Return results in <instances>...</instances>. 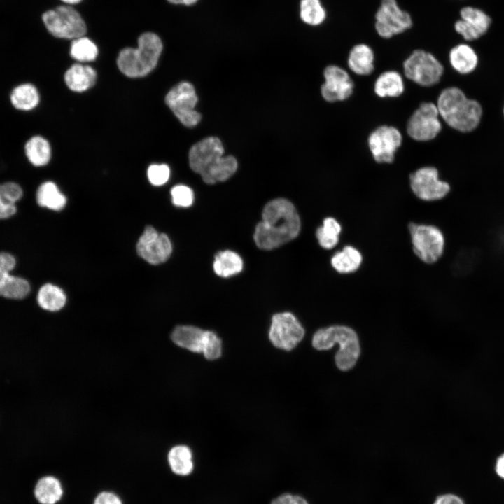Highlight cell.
<instances>
[{"label":"cell","mask_w":504,"mask_h":504,"mask_svg":"<svg viewBox=\"0 0 504 504\" xmlns=\"http://www.w3.org/2000/svg\"><path fill=\"white\" fill-rule=\"evenodd\" d=\"M172 202L177 206L188 207L194 200V193L190 188L185 185H176L171 190Z\"/></svg>","instance_id":"d590c367"},{"label":"cell","mask_w":504,"mask_h":504,"mask_svg":"<svg viewBox=\"0 0 504 504\" xmlns=\"http://www.w3.org/2000/svg\"><path fill=\"white\" fill-rule=\"evenodd\" d=\"M324 83L321 87L323 99L328 102L344 101L351 96L354 83L349 73L337 65L326 67Z\"/></svg>","instance_id":"e0dca14e"},{"label":"cell","mask_w":504,"mask_h":504,"mask_svg":"<svg viewBox=\"0 0 504 504\" xmlns=\"http://www.w3.org/2000/svg\"><path fill=\"white\" fill-rule=\"evenodd\" d=\"M94 504H122V502L114 493L102 492L97 496Z\"/></svg>","instance_id":"60d3db41"},{"label":"cell","mask_w":504,"mask_h":504,"mask_svg":"<svg viewBox=\"0 0 504 504\" xmlns=\"http://www.w3.org/2000/svg\"><path fill=\"white\" fill-rule=\"evenodd\" d=\"M375 94L381 97H398L405 90V83L402 75L393 70L381 74L374 85Z\"/></svg>","instance_id":"4316f807"},{"label":"cell","mask_w":504,"mask_h":504,"mask_svg":"<svg viewBox=\"0 0 504 504\" xmlns=\"http://www.w3.org/2000/svg\"><path fill=\"white\" fill-rule=\"evenodd\" d=\"M96 71L83 63L72 64L66 71L64 79L67 87L72 91L83 92L92 87L96 81Z\"/></svg>","instance_id":"ffe728a7"},{"label":"cell","mask_w":504,"mask_h":504,"mask_svg":"<svg viewBox=\"0 0 504 504\" xmlns=\"http://www.w3.org/2000/svg\"><path fill=\"white\" fill-rule=\"evenodd\" d=\"M213 267L218 276L226 278L239 273L243 268V261L237 253L225 250L216 255Z\"/></svg>","instance_id":"f546056e"},{"label":"cell","mask_w":504,"mask_h":504,"mask_svg":"<svg viewBox=\"0 0 504 504\" xmlns=\"http://www.w3.org/2000/svg\"><path fill=\"white\" fill-rule=\"evenodd\" d=\"M136 251L148 263L159 265L169 259L172 245L167 234H160L152 226H148L138 240Z\"/></svg>","instance_id":"2e32d148"},{"label":"cell","mask_w":504,"mask_h":504,"mask_svg":"<svg viewBox=\"0 0 504 504\" xmlns=\"http://www.w3.org/2000/svg\"><path fill=\"white\" fill-rule=\"evenodd\" d=\"M342 225L332 217H327L323 220L322 225L317 228L316 237L319 245L325 249H332L340 241Z\"/></svg>","instance_id":"1f68e13d"},{"label":"cell","mask_w":504,"mask_h":504,"mask_svg":"<svg viewBox=\"0 0 504 504\" xmlns=\"http://www.w3.org/2000/svg\"><path fill=\"white\" fill-rule=\"evenodd\" d=\"M59 4L75 7L81 6L86 0H56Z\"/></svg>","instance_id":"ee69618b"},{"label":"cell","mask_w":504,"mask_h":504,"mask_svg":"<svg viewBox=\"0 0 504 504\" xmlns=\"http://www.w3.org/2000/svg\"><path fill=\"white\" fill-rule=\"evenodd\" d=\"M150 183L154 186H162L167 183L170 175L169 167L165 164H152L147 172Z\"/></svg>","instance_id":"8d00e7d4"},{"label":"cell","mask_w":504,"mask_h":504,"mask_svg":"<svg viewBox=\"0 0 504 504\" xmlns=\"http://www.w3.org/2000/svg\"><path fill=\"white\" fill-rule=\"evenodd\" d=\"M38 204L54 211L62 210L66 203V198L55 183L46 181L41 183L36 192Z\"/></svg>","instance_id":"83f0119b"},{"label":"cell","mask_w":504,"mask_h":504,"mask_svg":"<svg viewBox=\"0 0 504 504\" xmlns=\"http://www.w3.org/2000/svg\"><path fill=\"white\" fill-rule=\"evenodd\" d=\"M223 153L222 143L218 137L204 138L190 149V167L207 184L224 181L234 174L238 164L232 155L223 157Z\"/></svg>","instance_id":"7a4b0ae2"},{"label":"cell","mask_w":504,"mask_h":504,"mask_svg":"<svg viewBox=\"0 0 504 504\" xmlns=\"http://www.w3.org/2000/svg\"><path fill=\"white\" fill-rule=\"evenodd\" d=\"M460 18L454 24L455 31L466 41H473L486 34L492 25L491 15L481 8L465 6L459 10Z\"/></svg>","instance_id":"9a60e30c"},{"label":"cell","mask_w":504,"mask_h":504,"mask_svg":"<svg viewBox=\"0 0 504 504\" xmlns=\"http://www.w3.org/2000/svg\"><path fill=\"white\" fill-rule=\"evenodd\" d=\"M135 42V46L122 48L116 58L119 70L130 78L143 77L151 72L164 50L162 36L155 30L141 31Z\"/></svg>","instance_id":"3957f363"},{"label":"cell","mask_w":504,"mask_h":504,"mask_svg":"<svg viewBox=\"0 0 504 504\" xmlns=\"http://www.w3.org/2000/svg\"><path fill=\"white\" fill-rule=\"evenodd\" d=\"M205 331L192 326H179L173 330L171 337L178 346L195 353L202 351Z\"/></svg>","instance_id":"cb8c5ba5"},{"label":"cell","mask_w":504,"mask_h":504,"mask_svg":"<svg viewBox=\"0 0 504 504\" xmlns=\"http://www.w3.org/2000/svg\"><path fill=\"white\" fill-rule=\"evenodd\" d=\"M413 252L423 262L433 264L442 255L444 237L435 225L410 223L408 225Z\"/></svg>","instance_id":"52a82bcc"},{"label":"cell","mask_w":504,"mask_h":504,"mask_svg":"<svg viewBox=\"0 0 504 504\" xmlns=\"http://www.w3.org/2000/svg\"><path fill=\"white\" fill-rule=\"evenodd\" d=\"M169 6L175 8H190L197 5L200 0H164Z\"/></svg>","instance_id":"b9f144b4"},{"label":"cell","mask_w":504,"mask_h":504,"mask_svg":"<svg viewBox=\"0 0 504 504\" xmlns=\"http://www.w3.org/2000/svg\"><path fill=\"white\" fill-rule=\"evenodd\" d=\"M304 335V328L293 314L284 312L272 316L269 337L276 347L290 351Z\"/></svg>","instance_id":"4fadbf2b"},{"label":"cell","mask_w":504,"mask_h":504,"mask_svg":"<svg viewBox=\"0 0 504 504\" xmlns=\"http://www.w3.org/2000/svg\"><path fill=\"white\" fill-rule=\"evenodd\" d=\"M270 504H309L301 496L285 493L275 498Z\"/></svg>","instance_id":"f35d334b"},{"label":"cell","mask_w":504,"mask_h":504,"mask_svg":"<svg viewBox=\"0 0 504 504\" xmlns=\"http://www.w3.org/2000/svg\"><path fill=\"white\" fill-rule=\"evenodd\" d=\"M503 111H504V110H503Z\"/></svg>","instance_id":"f6af8a7d"},{"label":"cell","mask_w":504,"mask_h":504,"mask_svg":"<svg viewBox=\"0 0 504 504\" xmlns=\"http://www.w3.org/2000/svg\"><path fill=\"white\" fill-rule=\"evenodd\" d=\"M437 107L440 116L453 129L468 132L479 125L482 110L475 100L467 98L458 88L451 87L440 94Z\"/></svg>","instance_id":"277c9868"},{"label":"cell","mask_w":504,"mask_h":504,"mask_svg":"<svg viewBox=\"0 0 504 504\" xmlns=\"http://www.w3.org/2000/svg\"><path fill=\"white\" fill-rule=\"evenodd\" d=\"M440 117L435 104L422 102L407 121V134L417 141H428L435 139L442 130Z\"/></svg>","instance_id":"30bf717a"},{"label":"cell","mask_w":504,"mask_h":504,"mask_svg":"<svg viewBox=\"0 0 504 504\" xmlns=\"http://www.w3.org/2000/svg\"><path fill=\"white\" fill-rule=\"evenodd\" d=\"M66 301L64 291L57 286L46 284L41 287L37 295L38 305L50 312L60 310Z\"/></svg>","instance_id":"4dcf8cb0"},{"label":"cell","mask_w":504,"mask_h":504,"mask_svg":"<svg viewBox=\"0 0 504 504\" xmlns=\"http://www.w3.org/2000/svg\"><path fill=\"white\" fill-rule=\"evenodd\" d=\"M63 494L60 482L53 476L41 477L36 483L34 495L40 504H55Z\"/></svg>","instance_id":"f1b7e54d"},{"label":"cell","mask_w":504,"mask_h":504,"mask_svg":"<svg viewBox=\"0 0 504 504\" xmlns=\"http://www.w3.org/2000/svg\"><path fill=\"white\" fill-rule=\"evenodd\" d=\"M449 59L451 66L463 74L472 72L478 63L475 50L467 43H459L454 46L449 51Z\"/></svg>","instance_id":"603a6c76"},{"label":"cell","mask_w":504,"mask_h":504,"mask_svg":"<svg viewBox=\"0 0 504 504\" xmlns=\"http://www.w3.org/2000/svg\"><path fill=\"white\" fill-rule=\"evenodd\" d=\"M15 265L16 260L13 255L6 252L0 253V297L21 300L30 292V285L26 279L10 274Z\"/></svg>","instance_id":"ac0fdd59"},{"label":"cell","mask_w":504,"mask_h":504,"mask_svg":"<svg viewBox=\"0 0 504 504\" xmlns=\"http://www.w3.org/2000/svg\"><path fill=\"white\" fill-rule=\"evenodd\" d=\"M197 97L193 85L181 82L172 88L165 97V102L180 122L186 127H194L201 120L195 110Z\"/></svg>","instance_id":"9c48e42d"},{"label":"cell","mask_w":504,"mask_h":504,"mask_svg":"<svg viewBox=\"0 0 504 504\" xmlns=\"http://www.w3.org/2000/svg\"><path fill=\"white\" fill-rule=\"evenodd\" d=\"M363 262L361 253L353 246H345L331 258L332 268L338 273L348 274L356 272Z\"/></svg>","instance_id":"484cf974"},{"label":"cell","mask_w":504,"mask_h":504,"mask_svg":"<svg viewBox=\"0 0 504 504\" xmlns=\"http://www.w3.org/2000/svg\"><path fill=\"white\" fill-rule=\"evenodd\" d=\"M202 352L208 360H215L221 356L222 342L215 332L205 331Z\"/></svg>","instance_id":"e575fe53"},{"label":"cell","mask_w":504,"mask_h":504,"mask_svg":"<svg viewBox=\"0 0 504 504\" xmlns=\"http://www.w3.org/2000/svg\"><path fill=\"white\" fill-rule=\"evenodd\" d=\"M494 469L496 475L504 480V453L497 458Z\"/></svg>","instance_id":"7bdbcfd3"},{"label":"cell","mask_w":504,"mask_h":504,"mask_svg":"<svg viewBox=\"0 0 504 504\" xmlns=\"http://www.w3.org/2000/svg\"><path fill=\"white\" fill-rule=\"evenodd\" d=\"M402 142L400 130L391 125H383L375 128L368 138V144L373 159L378 163H391Z\"/></svg>","instance_id":"5bb4252c"},{"label":"cell","mask_w":504,"mask_h":504,"mask_svg":"<svg viewBox=\"0 0 504 504\" xmlns=\"http://www.w3.org/2000/svg\"><path fill=\"white\" fill-rule=\"evenodd\" d=\"M299 16L304 24L318 26L325 21L326 11L321 0H300Z\"/></svg>","instance_id":"836d02e7"},{"label":"cell","mask_w":504,"mask_h":504,"mask_svg":"<svg viewBox=\"0 0 504 504\" xmlns=\"http://www.w3.org/2000/svg\"><path fill=\"white\" fill-rule=\"evenodd\" d=\"M300 227L295 206L285 198H276L265 206L262 220L255 229L254 241L262 250H272L298 237Z\"/></svg>","instance_id":"6da1fadb"},{"label":"cell","mask_w":504,"mask_h":504,"mask_svg":"<svg viewBox=\"0 0 504 504\" xmlns=\"http://www.w3.org/2000/svg\"><path fill=\"white\" fill-rule=\"evenodd\" d=\"M405 77L422 87H431L441 79L444 67L431 53L415 50L403 62Z\"/></svg>","instance_id":"ba28073f"},{"label":"cell","mask_w":504,"mask_h":504,"mask_svg":"<svg viewBox=\"0 0 504 504\" xmlns=\"http://www.w3.org/2000/svg\"><path fill=\"white\" fill-rule=\"evenodd\" d=\"M410 188L423 201L442 200L450 190L449 184L439 178L438 169L432 166L420 167L410 175Z\"/></svg>","instance_id":"8fae6325"},{"label":"cell","mask_w":504,"mask_h":504,"mask_svg":"<svg viewBox=\"0 0 504 504\" xmlns=\"http://www.w3.org/2000/svg\"><path fill=\"white\" fill-rule=\"evenodd\" d=\"M15 204L0 190V219L8 218L15 214Z\"/></svg>","instance_id":"74e56055"},{"label":"cell","mask_w":504,"mask_h":504,"mask_svg":"<svg viewBox=\"0 0 504 504\" xmlns=\"http://www.w3.org/2000/svg\"><path fill=\"white\" fill-rule=\"evenodd\" d=\"M47 33L53 38L69 42L90 33V26L78 7L57 4L41 15Z\"/></svg>","instance_id":"5b68a950"},{"label":"cell","mask_w":504,"mask_h":504,"mask_svg":"<svg viewBox=\"0 0 504 504\" xmlns=\"http://www.w3.org/2000/svg\"><path fill=\"white\" fill-rule=\"evenodd\" d=\"M374 54L368 45L354 46L349 52L347 64L350 70L358 76H368L374 69Z\"/></svg>","instance_id":"7402d4cb"},{"label":"cell","mask_w":504,"mask_h":504,"mask_svg":"<svg viewBox=\"0 0 504 504\" xmlns=\"http://www.w3.org/2000/svg\"><path fill=\"white\" fill-rule=\"evenodd\" d=\"M412 26L410 15L402 10L396 0H382L375 14V29L382 38H389Z\"/></svg>","instance_id":"7c38bea8"},{"label":"cell","mask_w":504,"mask_h":504,"mask_svg":"<svg viewBox=\"0 0 504 504\" xmlns=\"http://www.w3.org/2000/svg\"><path fill=\"white\" fill-rule=\"evenodd\" d=\"M335 343L340 344L335 356L337 367L342 371L351 370L360 353L358 337L354 330L346 326L335 325L320 329L313 336V346L318 350L329 349Z\"/></svg>","instance_id":"8992f818"},{"label":"cell","mask_w":504,"mask_h":504,"mask_svg":"<svg viewBox=\"0 0 504 504\" xmlns=\"http://www.w3.org/2000/svg\"><path fill=\"white\" fill-rule=\"evenodd\" d=\"M24 150L27 160L35 167H44L51 161L52 146L49 140L42 135L31 136L24 144Z\"/></svg>","instance_id":"d6986e66"},{"label":"cell","mask_w":504,"mask_h":504,"mask_svg":"<svg viewBox=\"0 0 504 504\" xmlns=\"http://www.w3.org/2000/svg\"><path fill=\"white\" fill-rule=\"evenodd\" d=\"M168 461L172 470L178 475H188L192 471V454L186 446L173 447L169 452Z\"/></svg>","instance_id":"d6a6232c"},{"label":"cell","mask_w":504,"mask_h":504,"mask_svg":"<svg viewBox=\"0 0 504 504\" xmlns=\"http://www.w3.org/2000/svg\"><path fill=\"white\" fill-rule=\"evenodd\" d=\"M10 101L16 110L29 112L40 104L41 94L36 85L24 83L14 87L10 94Z\"/></svg>","instance_id":"44dd1931"},{"label":"cell","mask_w":504,"mask_h":504,"mask_svg":"<svg viewBox=\"0 0 504 504\" xmlns=\"http://www.w3.org/2000/svg\"><path fill=\"white\" fill-rule=\"evenodd\" d=\"M433 504H465V502L456 494L446 493L438 496Z\"/></svg>","instance_id":"ab89813d"},{"label":"cell","mask_w":504,"mask_h":504,"mask_svg":"<svg viewBox=\"0 0 504 504\" xmlns=\"http://www.w3.org/2000/svg\"><path fill=\"white\" fill-rule=\"evenodd\" d=\"M68 52L78 63L91 62L98 57L99 48L94 38L88 34L69 41Z\"/></svg>","instance_id":"d4e9b609"}]
</instances>
